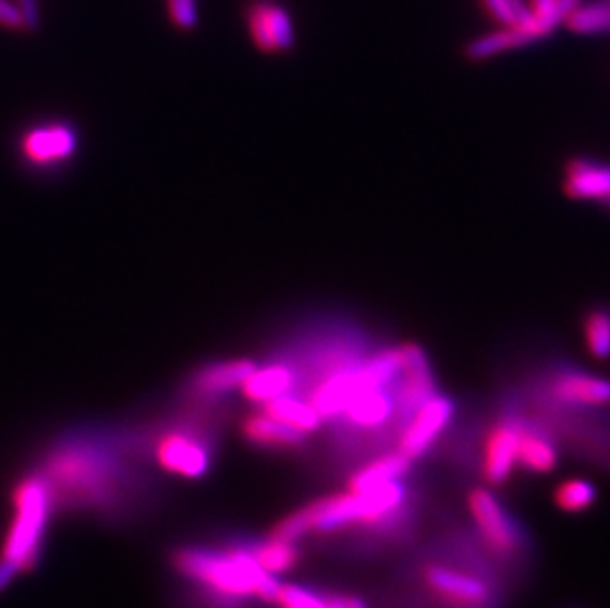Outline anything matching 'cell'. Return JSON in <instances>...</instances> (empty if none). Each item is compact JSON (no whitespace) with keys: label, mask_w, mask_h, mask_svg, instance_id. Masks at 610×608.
Returning <instances> with one entry per match:
<instances>
[{"label":"cell","mask_w":610,"mask_h":608,"mask_svg":"<svg viewBox=\"0 0 610 608\" xmlns=\"http://www.w3.org/2000/svg\"><path fill=\"white\" fill-rule=\"evenodd\" d=\"M261 411L269 413L271 417L281 421L284 425L305 433L306 437H310L313 433L322 427V419L316 413L315 408L296 393H286L281 398L271 399L261 405Z\"/></svg>","instance_id":"ffe728a7"},{"label":"cell","mask_w":610,"mask_h":608,"mask_svg":"<svg viewBox=\"0 0 610 608\" xmlns=\"http://www.w3.org/2000/svg\"><path fill=\"white\" fill-rule=\"evenodd\" d=\"M119 461L106 445L68 441L58 445L44 464L42 476L52 500L70 506H106L119 483Z\"/></svg>","instance_id":"7a4b0ae2"},{"label":"cell","mask_w":610,"mask_h":608,"mask_svg":"<svg viewBox=\"0 0 610 608\" xmlns=\"http://www.w3.org/2000/svg\"><path fill=\"white\" fill-rule=\"evenodd\" d=\"M296 388V372L286 357L277 356L265 366L255 367L249 378L243 384V398L257 405H264L271 399L293 393Z\"/></svg>","instance_id":"2e32d148"},{"label":"cell","mask_w":610,"mask_h":608,"mask_svg":"<svg viewBox=\"0 0 610 608\" xmlns=\"http://www.w3.org/2000/svg\"><path fill=\"white\" fill-rule=\"evenodd\" d=\"M210 437L202 435L198 427H172L167 430L155 447L157 462L170 472L182 478H200L204 476L211 462Z\"/></svg>","instance_id":"9c48e42d"},{"label":"cell","mask_w":610,"mask_h":608,"mask_svg":"<svg viewBox=\"0 0 610 608\" xmlns=\"http://www.w3.org/2000/svg\"><path fill=\"white\" fill-rule=\"evenodd\" d=\"M413 462L403 457L400 451L379 452L374 461L362 464L347 481L350 493H368L383 484L405 478Z\"/></svg>","instance_id":"d6986e66"},{"label":"cell","mask_w":610,"mask_h":608,"mask_svg":"<svg viewBox=\"0 0 610 608\" xmlns=\"http://www.w3.org/2000/svg\"><path fill=\"white\" fill-rule=\"evenodd\" d=\"M429 597L441 608H500V595L473 569L431 561L422 569Z\"/></svg>","instance_id":"5b68a950"},{"label":"cell","mask_w":610,"mask_h":608,"mask_svg":"<svg viewBox=\"0 0 610 608\" xmlns=\"http://www.w3.org/2000/svg\"><path fill=\"white\" fill-rule=\"evenodd\" d=\"M14 518L0 551V591L19 573L30 571L40 556L44 527L52 506V494L42 474L26 476L12 494Z\"/></svg>","instance_id":"277c9868"},{"label":"cell","mask_w":610,"mask_h":608,"mask_svg":"<svg viewBox=\"0 0 610 608\" xmlns=\"http://www.w3.org/2000/svg\"><path fill=\"white\" fill-rule=\"evenodd\" d=\"M410 488L400 481L383 484L368 493H342L284 515L271 535L284 542H301L306 535L342 534L352 527H364L371 534L391 535L407 522Z\"/></svg>","instance_id":"6da1fadb"},{"label":"cell","mask_w":610,"mask_h":608,"mask_svg":"<svg viewBox=\"0 0 610 608\" xmlns=\"http://www.w3.org/2000/svg\"><path fill=\"white\" fill-rule=\"evenodd\" d=\"M257 367L255 360L249 357H230L218 360L206 366L198 367L188 379V393L192 398L218 399L228 396L233 389L242 388L245 379L252 376Z\"/></svg>","instance_id":"5bb4252c"},{"label":"cell","mask_w":610,"mask_h":608,"mask_svg":"<svg viewBox=\"0 0 610 608\" xmlns=\"http://www.w3.org/2000/svg\"><path fill=\"white\" fill-rule=\"evenodd\" d=\"M277 605L281 608H346V597L318 595L313 588L283 585Z\"/></svg>","instance_id":"d4e9b609"},{"label":"cell","mask_w":610,"mask_h":608,"mask_svg":"<svg viewBox=\"0 0 610 608\" xmlns=\"http://www.w3.org/2000/svg\"><path fill=\"white\" fill-rule=\"evenodd\" d=\"M249 554L259 563V567L271 575H281V573L291 571L298 563V557H301L296 544L284 542V539H279L273 535H269V539H265L261 544H255L249 549Z\"/></svg>","instance_id":"44dd1931"},{"label":"cell","mask_w":610,"mask_h":608,"mask_svg":"<svg viewBox=\"0 0 610 608\" xmlns=\"http://www.w3.org/2000/svg\"><path fill=\"white\" fill-rule=\"evenodd\" d=\"M453 417V399L435 393L405 423L395 442V451H400L411 462L419 461L431 451L432 445L441 437L442 430L451 425Z\"/></svg>","instance_id":"30bf717a"},{"label":"cell","mask_w":610,"mask_h":608,"mask_svg":"<svg viewBox=\"0 0 610 608\" xmlns=\"http://www.w3.org/2000/svg\"><path fill=\"white\" fill-rule=\"evenodd\" d=\"M558 4V0H532V11L534 12H544L549 11L551 7H556Z\"/></svg>","instance_id":"f546056e"},{"label":"cell","mask_w":610,"mask_h":608,"mask_svg":"<svg viewBox=\"0 0 610 608\" xmlns=\"http://www.w3.org/2000/svg\"><path fill=\"white\" fill-rule=\"evenodd\" d=\"M559 464V449L549 429L524 419L517 442V466L534 474H549Z\"/></svg>","instance_id":"ac0fdd59"},{"label":"cell","mask_w":610,"mask_h":608,"mask_svg":"<svg viewBox=\"0 0 610 608\" xmlns=\"http://www.w3.org/2000/svg\"><path fill=\"white\" fill-rule=\"evenodd\" d=\"M466 503L478 537L492 556L502 561L522 557L527 547L526 534L492 490L474 488Z\"/></svg>","instance_id":"8992f818"},{"label":"cell","mask_w":610,"mask_h":608,"mask_svg":"<svg viewBox=\"0 0 610 608\" xmlns=\"http://www.w3.org/2000/svg\"><path fill=\"white\" fill-rule=\"evenodd\" d=\"M549 396L568 408H610V379L581 369H559L549 384Z\"/></svg>","instance_id":"4fadbf2b"},{"label":"cell","mask_w":610,"mask_h":608,"mask_svg":"<svg viewBox=\"0 0 610 608\" xmlns=\"http://www.w3.org/2000/svg\"><path fill=\"white\" fill-rule=\"evenodd\" d=\"M0 28L12 32L26 31V22L14 0H0Z\"/></svg>","instance_id":"83f0119b"},{"label":"cell","mask_w":610,"mask_h":608,"mask_svg":"<svg viewBox=\"0 0 610 608\" xmlns=\"http://www.w3.org/2000/svg\"><path fill=\"white\" fill-rule=\"evenodd\" d=\"M242 435L245 441L252 442L255 447L274 449V451H295L308 439L305 433L284 425L265 411L249 413L242 421Z\"/></svg>","instance_id":"e0dca14e"},{"label":"cell","mask_w":610,"mask_h":608,"mask_svg":"<svg viewBox=\"0 0 610 608\" xmlns=\"http://www.w3.org/2000/svg\"><path fill=\"white\" fill-rule=\"evenodd\" d=\"M245 24L259 52L283 53L295 46L293 16L277 0H252L245 9Z\"/></svg>","instance_id":"8fae6325"},{"label":"cell","mask_w":610,"mask_h":608,"mask_svg":"<svg viewBox=\"0 0 610 608\" xmlns=\"http://www.w3.org/2000/svg\"><path fill=\"white\" fill-rule=\"evenodd\" d=\"M483 7L502 26H514L532 16V7L526 0H483Z\"/></svg>","instance_id":"484cf974"},{"label":"cell","mask_w":610,"mask_h":608,"mask_svg":"<svg viewBox=\"0 0 610 608\" xmlns=\"http://www.w3.org/2000/svg\"><path fill=\"white\" fill-rule=\"evenodd\" d=\"M80 150L77 129L68 121L53 119L24 129L19 138L22 162L38 172H56L72 162Z\"/></svg>","instance_id":"52a82bcc"},{"label":"cell","mask_w":610,"mask_h":608,"mask_svg":"<svg viewBox=\"0 0 610 608\" xmlns=\"http://www.w3.org/2000/svg\"><path fill=\"white\" fill-rule=\"evenodd\" d=\"M581 0H558L556 7H551L549 11L534 12L527 21L514 24V26H504L502 31L492 32L476 38L468 44L466 56L471 60H486L498 53L514 50L520 46H526L529 42H536L539 38H546L548 34L556 31L561 22L568 21L569 14L580 7Z\"/></svg>","instance_id":"ba28073f"},{"label":"cell","mask_w":610,"mask_h":608,"mask_svg":"<svg viewBox=\"0 0 610 608\" xmlns=\"http://www.w3.org/2000/svg\"><path fill=\"white\" fill-rule=\"evenodd\" d=\"M172 566L202 587L237 603L253 597L277 605L283 588L277 575L259 567L249 549L211 551L204 547H184L172 556Z\"/></svg>","instance_id":"3957f363"},{"label":"cell","mask_w":610,"mask_h":608,"mask_svg":"<svg viewBox=\"0 0 610 608\" xmlns=\"http://www.w3.org/2000/svg\"><path fill=\"white\" fill-rule=\"evenodd\" d=\"M167 14L176 31L192 32L200 22L198 0H164Z\"/></svg>","instance_id":"4316f807"},{"label":"cell","mask_w":610,"mask_h":608,"mask_svg":"<svg viewBox=\"0 0 610 608\" xmlns=\"http://www.w3.org/2000/svg\"><path fill=\"white\" fill-rule=\"evenodd\" d=\"M26 22V31L36 32L40 26V2L38 0H14Z\"/></svg>","instance_id":"f1b7e54d"},{"label":"cell","mask_w":610,"mask_h":608,"mask_svg":"<svg viewBox=\"0 0 610 608\" xmlns=\"http://www.w3.org/2000/svg\"><path fill=\"white\" fill-rule=\"evenodd\" d=\"M524 419L517 413H508L496 421L486 435L483 449V476L490 486H502L510 481L517 466V442Z\"/></svg>","instance_id":"7c38bea8"},{"label":"cell","mask_w":610,"mask_h":608,"mask_svg":"<svg viewBox=\"0 0 610 608\" xmlns=\"http://www.w3.org/2000/svg\"><path fill=\"white\" fill-rule=\"evenodd\" d=\"M346 608H368V605L364 603V598L346 597Z\"/></svg>","instance_id":"4dcf8cb0"},{"label":"cell","mask_w":610,"mask_h":608,"mask_svg":"<svg viewBox=\"0 0 610 608\" xmlns=\"http://www.w3.org/2000/svg\"><path fill=\"white\" fill-rule=\"evenodd\" d=\"M568 26L577 34H602L610 32V0H595L580 4L568 16Z\"/></svg>","instance_id":"603a6c76"},{"label":"cell","mask_w":610,"mask_h":608,"mask_svg":"<svg viewBox=\"0 0 610 608\" xmlns=\"http://www.w3.org/2000/svg\"><path fill=\"white\" fill-rule=\"evenodd\" d=\"M563 190L569 198L599 202L610 211V162L590 158L569 160Z\"/></svg>","instance_id":"9a60e30c"},{"label":"cell","mask_w":610,"mask_h":608,"mask_svg":"<svg viewBox=\"0 0 610 608\" xmlns=\"http://www.w3.org/2000/svg\"><path fill=\"white\" fill-rule=\"evenodd\" d=\"M599 493L597 486L585 478H569L563 481L553 493V502L565 514H581L587 512L597 502Z\"/></svg>","instance_id":"7402d4cb"},{"label":"cell","mask_w":610,"mask_h":608,"mask_svg":"<svg viewBox=\"0 0 610 608\" xmlns=\"http://www.w3.org/2000/svg\"><path fill=\"white\" fill-rule=\"evenodd\" d=\"M585 330V342L589 348L590 356L597 360H609L610 357V306L593 308L585 316L583 323Z\"/></svg>","instance_id":"cb8c5ba5"}]
</instances>
